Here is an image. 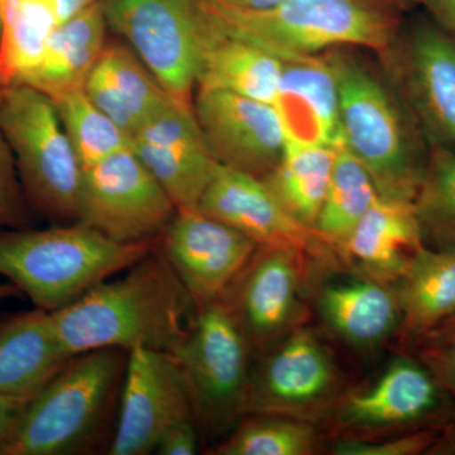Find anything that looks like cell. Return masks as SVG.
<instances>
[{"mask_svg":"<svg viewBox=\"0 0 455 455\" xmlns=\"http://www.w3.org/2000/svg\"><path fill=\"white\" fill-rule=\"evenodd\" d=\"M196 310L158 245L118 280L95 284L51 316L71 357L107 348L172 355L187 337Z\"/></svg>","mask_w":455,"mask_h":455,"instance_id":"6da1fadb","label":"cell"},{"mask_svg":"<svg viewBox=\"0 0 455 455\" xmlns=\"http://www.w3.org/2000/svg\"><path fill=\"white\" fill-rule=\"evenodd\" d=\"M339 97L341 143L381 196L414 202L429 145L386 75L347 47L328 51Z\"/></svg>","mask_w":455,"mask_h":455,"instance_id":"7a4b0ae2","label":"cell"},{"mask_svg":"<svg viewBox=\"0 0 455 455\" xmlns=\"http://www.w3.org/2000/svg\"><path fill=\"white\" fill-rule=\"evenodd\" d=\"M229 35L281 60L340 47L382 53L390 49L411 7L409 0H283L271 8L241 9L204 0Z\"/></svg>","mask_w":455,"mask_h":455,"instance_id":"3957f363","label":"cell"},{"mask_svg":"<svg viewBox=\"0 0 455 455\" xmlns=\"http://www.w3.org/2000/svg\"><path fill=\"white\" fill-rule=\"evenodd\" d=\"M158 245L160 241L116 243L79 221L47 229L0 228V276L35 307L53 313Z\"/></svg>","mask_w":455,"mask_h":455,"instance_id":"277c9868","label":"cell"},{"mask_svg":"<svg viewBox=\"0 0 455 455\" xmlns=\"http://www.w3.org/2000/svg\"><path fill=\"white\" fill-rule=\"evenodd\" d=\"M127 350L74 355L33 395L0 455L83 453L100 438L122 390Z\"/></svg>","mask_w":455,"mask_h":455,"instance_id":"5b68a950","label":"cell"},{"mask_svg":"<svg viewBox=\"0 0 455 455\" xmlns=\"http://www.w3.org/2000/svg\"><path fill=\"white\" fill-rule=\"evenodd\" d=\"M0 133L31 208L52 220L76 221L84 167L52 99L25 84L7 86Z\"/></svg>","mask_w":455,"mask_h":455,"instance_id":"8992f818","label":"cell"},{"mask_svg":"<svg viewBox=\"0 0 455 455\" xmlns=\"http://www.w3.org/2000/svg\"><path fill=\"white\" fill-rule=\"evenodd\" d=\"M172 355L187 382L197 425L220 433L244 418L252 349L223 301L197 307Z\"/></svg>","mask_w":455,"mask_h":455,"instance_id":"52a82bcc","label":"cell"},{"mask_svg":"<svg viewBox=\"0 0 455 455\" xmlns=\"http://www.w3.org/2000/svg\"><path fill=\"white\" fill-rule=\"evenodd\" d=\"M108 27L176 100L193 103L211 14L204 0H100Z\"/></svg>","mask_w":455,"mask_h":455,"instance_id":"ba28073f","label":"cell"},{"mask_svg":"<svg viewBox=\"0 0 455 455\" xmlns=\"http://www.w3.org/2000/svg\"><path fill=\"white\" fill-rule=\"evenodd\" d=\"M379 56L427 145L455 151V35L419 18L403 23L390 49Z\"/></svg>","mask_w":455,"mask_h":455,"instance_id":"9c48e42d","label":"cell"},{"mask_svg":"<svg viewBox=\"0 0 455 455\" xmlns=\"http://www.w3.org/2000/svg\"><path fill=\"white\" fill-rule=\"evenodd\" d=\"M175 204L130 147L84 170L76 221L116 243L160 241Z\"/></svg>","mask_w":455,"mask_h":455,"instance_id":"30bf717a","label":"cell"},{"mask_svg":"<svg viewBox=\"0 0 455 455\" xmlns=\"http://www.w3.org/2000/svg\"><path fill=\"white\" fill-rule=\"evenodd\" d=\"M341 374L315 331L296 326L251 368L243 414L309 420L341 397Z\"/></svg>","mask_w":455,"mask_h":455,"instance_id":"8fae6325","label":"cell"},{"mask_svg":"<svg viewBox=\"0 0 455 455\" xmlns=\"http://www.w3.org/2000/svg\"><path fill=\"white\" fill-rule=\"evenodd\" d=\"M197 209L243 233L259 247L291 251L323 267H334L340 260L315 228L296 220L266 182L250 173L218 164Z\"/></svg>","mask_w":455,"mask_h":455,"instance_id":"7c38bea8","label":"cell"},{"mask_svg":"<svg viewBox=\"0 0 455 455\" xmlns=\"http://www.w3.org/2000/svg\"><path fill=\"white\" fill-rule=\"evenodd\" d=\"M313 262L280 248L259 247L221 301L253 352H265L304 317L302 290Z\"/></svg>","mask_w":455,"mask_h":455,"instance_id":"4fadbf2b","label":"cell"},{"mask_svg":"<svg viewBox=\"0 0 455 455\" xmlns=\"http://www.w3.org/2000/svg\"><path fill=\"white\" fill-rule=\"evenodd\" d=\"M190 416L196 418L193 403L173 355L161 350L132 349L109 454L155 453L164 431Z\"/></svg>","mask_w":455,"mask_h":455,"instance_id":"5bb4252c","label":"cell"},{"mask_svg":"<svg viewBox=\"0 0 455 455\" xmlns=\"http://www.w3.org/2000/svg\"><path fill=\"white\" fill-rule=\"evenodd\" d=\"M259 247L197 208L176 212L160 238V250L196 307L221 300Z\"/></svg>","mask_w":455,"mask_h":455,"instance_id":"9a60e30c","label":"cell"},{"mask_svg":"<svg viewBox=\"0 0 455 455\" xmlns=\"http://www.w3.org/2000/svg\"><path fill=\"white\" fill-rule=\"evenodd\" d=\"M197 123L221 166L265 179L283 160L286 142L272 104L217 89H196Z\"/></svg>","mask_w":455,"mask_h":455,"instance_id":"2e32d148","label":"cell"},{"mask_svg":"<svg viewBox=\"0 0 455 455\" xmlns=\"http://www.w3.org/2000/svg\"><path fill=\"white\" fill-rule=\"evenodd\" d=\"M131 148L178 211L199 206L218 163L204 139L193 103L171 99L132 134Z\"/></svg>","mask_w":455,"mask_h":455,"instance_id":"e0dca14e","label":"cell"},{"mask_svg":"<svg viewBox=\"0 0 455 455\" xmlns=\"http://www.w3.org/2000/svg\"><path fill=\"white\" fill-rule=\"evenodd\" d=\"M283 62L274 107L283 125L284 152L338 145L339 97L328 51Z\"/></svg>","mask_w":455,"mask_h":455,"instance_id":"ac0fdd59","label":"cell"},{"mask_svg":"<svg viewBox=\"0 0 455 455\" xmlns=\"http://www.w3.org/2000/svg\"><path fill=\"white\" fill-rule=\"evenodd\" d=\"M439 383L423 362L403 357L392 362L371 387L341 396L335 424L349 433L406 427L429 416L439 405Z\"/></svg>","mask_w":455,"mask_h":455,"instance_id":"d6986e66","label":"cell"},{"mask_svg":"<svg viewBox=\"0 0 455 455\" xmlns=\"http://www.w3.org/2000/svg\"><path fill=\"white\" fill-rule=\"evenodd\" d=\"M425 247L414 202L379 196L340 251L358 275L395 284Z\"/></svg>","mask_w":455,"mask_h":455,"instance_id":"ffe728a7","label":"cell"},{"mask_svg":"<svg viewBox=\"0 0 455 455\" xmlns=\"http://www.w3.org/2000/svg\"><path fill=\"white\" fill-rule=\"evenodd\" d=\"M317 310L335 335L358 348L379 346L401 329L394 284L363 275L323 284L317 292Z\"/></svg>","mask_w":455,"mask_h":455,"instance_id":"44dd1931","label":"cell"},{"mask_svg":"<svg viewBox=\"0 0 455 455\" xmlns=\"http://www.w3.org/2000/svg\"><path fill=\"white\" fill-rule=\"evenodd\" d=\"M70 358L51 313L35 307L0 317V394L35 395Z\"/></svg>","mask_w":455,"mask_h":455,"instance_id":"7402d4cb","label":"cell"},{"mask_svg":"<svg viewBox=\"0 0 455 455\" xmlns=\"http://www.w3.org/2000/svg\"><path fill=\"white\" fill-rule=\"evenodd\" d=\"M84 90L130 139L172 99L139 56L122 44H107Z\"/></svg>","mask_w":455,"mask_h":455,"instance_id":"603a6c76","label":"cell"},{"mask_svg":"<svg viewBox=\"0 0 455 455\" xmlns=\"http://www.w3.org/2000/svg\"><path fill=\"white\" fill-rule=\"evenodd\" d=\"M108 27L101 3L59 23L37 66L25 80L51 99L84 89L107 47Z\"/></svg>","mask_w":455,"mask_h":455,"instance_id":"cb8c5ba5","label":"cell"},{"mask_svg":"<svg viewBox=\"0 0 455 455\" xmlns=\"http://www.w3.org/2000/svg\"><path fill=\"white\" fill-rule=\"evenodd\" d=\"M283 66L268 51L224 31L211 14L196 89L224 90L274 106Z\"/></svg>","mask_w":455,"mask_h":455,"instance_id":"d4e9b609","label":"cell"},{"mask_svg":"<svg viewBox=\"0 0 455 455\" xmlns=\"http://www.w3.org/2000/svg\"><path fill=\"white\" fill-rule=\"evenodd\" d=\"M394 287L401 329L407 337L421 339L455 314V250L425 245Z\"/></svg>","mask_w":455,"mask_h":455,"instance_id":"484cf974","label":"cell"},{"mask_svg":"<svg viewBox=\"0 0 455 455\" xmlns=\"http://www.w3.org/2000/svg\"><path fill=\"white\" fill-rule=\"evenodd\" d=\"M0 84L4 88L25 83L59 25L51 0H0Z\"/></svg>","mask_w":455,"mask_h":455,"instance_id":"4316f807","label":"cell"},{"mask_svg":"<svg viewBox=\"0 0 455 455\" xmlns=\"http://www.w3.org/2000/svg\"><path fill=\"white\" fill-rule=\"evenodd\" d=\"M335 146L286 151L277 166L262 179L283 208L311 228L315 227L331 182Z\"/></svg>","mask_w":455,"mask_h":455,"instance_id":"83f0119b","label":"cell"},{"mask_svg":"<svg viewBox=\"0 0 455 455\" xmlns=\"http://www.w3.org/2000/svg\"><path fill=\"white\" fill-rule=\"evenodd\" d=\"M379 196V190L363 164L343 143H338L331 182L314 228L339 259L350 233Z\"/></svg>","mask_w":455,"mask_h":455,"instance_id":"f1b7e54d","label":"cell"},{"mask_svg":"<svg viewBox=\"0 0 455 455\" xmlns=\"http://www.w3.org/2000/svg\"><path fill=\"white\" fill-rule=\"evenodd\" d=\"M424 243L455 250V151L430 145L423 180L414 199Z\"/></svg>","mask_w":455,"mask_h":455,"instance_id":"f546056e","label":"cell"},{"mask_svg":"<svg viewBox=\"0 0 455 455\" xmlns=\"http://www.w3.org/2000/svg\"><path fill=\"white\" fill-rule=\"evenodd\" d=\"M53 103L84 170L131 146L130 136L92 103L85 90L68 92Z\"/></svg>","mask_w":455,"mask_h":455,"instance_id":"4dcf8cb0","label":"cell"},{"mask_svg":"<svg viewBox=\"0 0 455 455\" xmlns=\"http://www.w3.org/2000/svg\"><path fill=\"white\" fill-rule=\"evenodd\" d=\"M236 425L218 455H310L319 436L309 420L276 415H248Z\"/></svg>","mask_w":455,"mask_h":455,"instance_id":"1f68e13d","label":"cell"},{"mask_svg":"<svg viewBox=\"0 0 455 455\" xmlns=\"http://www.w3.org/2000/svg\"><path fill=\"white\" fill-rule=\"evenodd\" d=\"M31 212L13 154L0 133V228H26L31 221Z\"/></svg>","mask_w":455,"mask_h":455,"instance_id":"d6a6232c","label":"cell"},{"mask_svg":"<svg viewBox=\"0 0 455 455\" xmlns=\"http://www.w3.org/2000/svg\"><path fill=\"white\" fill-rule=\"evenodd\" d=\"M438 436L434 431L420 430L403 434L392 439L371 440L364 438L343 439L335 443L331 453L335 455H418L429 453Z\"/></svg>","mask_w":455,"mask_h":455,"instance_id":"836d02e7","label":"cell"},{"mask_svg":"<svg viewBox=\"0 0 455 455\" xmlns=\"http://www.w3.org/2000/svg\"><path fill=\"white\" fill-rule=\"evenodd\" d=\"M197 449V421L194 416L182 419L164 431L155 453L161 455H193Z\"/></svg>","mask_w":455,"mask_h":455,"instance_id":"e575fe53","label":"cell"},{"mask_svg":"<svg viewBox=\"0 0 455 455\" xmlns=\"http://www.w3.org/2000/svg\"><path fill=\"white\" fill-rule=\"evenodd\" d=\"M420 358L440 387L455 396V344L424 346Z\"/></svg>","mask_w":455,"mask_h":455,"instance_id":"d590c367","label":"cell"},{"mask_svg":"<svg viewBox=\"0 0 455 455\" xmlns=\"http://www.w3.org/2000/svg\"><path fill=\"white\" fill-rule=\"evenodd\" d=\"M32 397L33 395L0 394V448L7 443L16 430Z\"/></svg>","mask_w":455,"mask_h":455,"instance_id":"8d00e7d4","label":"cell"},{"mask_svg":"<svg viewBox=\"0 0 455 455\" xmlns=\"http://www.w3.org/2000/svg\"><path fill=\"white\" fill-rule=\"evenodd\" d=\"M429 13L431 20L455 35V0H409Z\"/></svg>","mask_w":455,"mask_h":455,"instance_id":"74e56055","label":"cell"},{"mask_svg":"<svg viewBox=\"0 0 455 455\" xmlns=\"http://www.w3.org/2000/svg\"><path fill=\"white\" fill-rule=\"evenodd\" d=\"M424 346H451L455 344V314L434 328L420 339Z\"/></svg>","mask_w":455,"mask_h":455,"instance_id":"f35d334b","label":"cell"},{"mask_svg":"<svg viewBox=\"0 0 455 455\" xmlns=\"http://www.w3.org/2000/svg\"><path fill=\"white\" fill-rule=\"evenodd\" d=\"M51 2L55 7L57 20L61 23L92 7L100 0H51Z\"/></svg>","mask_w":455,"mask_h":455,"instance_id":"ab89813d","label":"cell"},{"mask_svg":"<svg viewBox=\"0 0 455 455\" xmlns=\"http://www.w3.org/2000/svg\"><path fill=\"white\" fill-rule=\"evenodd\" d=\"M228 7L241 9H266L274 7L283 0H212Z\"/></svg>","mask_w":455,"mask_h":455,"instance_id":"60d3db41","label":"cell"},{"mask_svg":"<svg viewBox=\"0 0 455 455\" xmlns=\"http://www.w3.org/2000/svg\"><path fill=\"white\" fill-rule=\"evenodd\" d=\"M427 454L455 455V427L448 430L443 438H438Z\"/></svg>","mask_w":455,"mask_h":455,"instance_id":"b9f144b4","label":"cell"},{"mask_svg":"<svg viewBox=\"0 0 455 455\" xmlns=\"http://www.w3.org/2000/svg\"><path fill=\"white\" fill-rule=\"evenodd\" d=\"M22 295V291L18 289L16 284L11 283V281H7V283H0V302L8 300V299L18 298V296Z\"/></svg>","mask_w":455,"mask_h":455,"instance_id":"7bdbcfd3","label":"cell"},{"mask_svg":"<svg viewBox=\"0 0 455 455\" xmlns=\"http://www.w3.org/2000/svg\"><path fill=\"white\" fill-rule=\"evenodd\" d=\"M0 40H2V3H0Z\"/></svg>","mask_w":455,"mask_h":455,"instance_id":"ee69618b","label":"cell"},{"mask_svg":"<svg viewBox=\"0 0 455 455\" xmlns=\"http://www.w3.org/2000/svg\"><path fill=\"white\" fill-rule=\"evenodd\" d=\"M3 92H4V86L0 84V106H2Z\"/></svg>","mask_w":455,"mask_h":455,"instance_id":"f6af8a7d","label":"cell"}]
</instances>
